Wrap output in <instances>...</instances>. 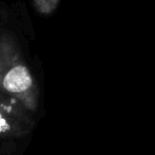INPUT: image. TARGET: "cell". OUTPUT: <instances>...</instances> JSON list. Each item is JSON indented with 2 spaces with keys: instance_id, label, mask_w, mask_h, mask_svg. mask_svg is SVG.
Segmentation results:
<instances>
[{
  "instance_id": "cell-1",
  "label": "cell",
  "mask_w": 155,
  "mask_h": 155,
  "mask_svg": "<svg viewBox=\"0 0 155 155\" xmlns=\"http://www.w3.org/2000/svg\"><path fill=\"white\" fill-rule=\"evenodd\" d=\"M31 75L24 65H15L2 79V85L7 92L21 93L31 86Z\"/></svg>"
}]
</instances>
